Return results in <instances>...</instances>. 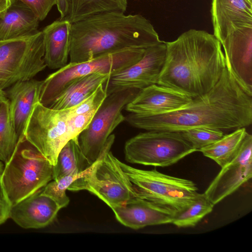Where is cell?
Segmentation results:
<instances>
[{"label":"cell","instance_id":"obj_1","mask_svg":"<svg viewBox=\"0 0 252 252\" xmlns=\"http://www.w3.org/2000/svg\"><path fill=\"white\" fill-rule=\"evenodd\" d=\"M125 121L148 130L182 131L198 127L221 130L246 127L252 123V96L239 85L226 67L216 85L186 106L156 115L130 113Z\"/></svg>","mask_w":252,"mask_h":252},{"label":"cell","instance_id":"obj_2","mask_svg":"<svg viewBox=\"0 0 252 252\" xmlns=\"http://www.w3.org/2000/svg\"><path fill=\"white\" fill-rule=\"evenodd\" d=\"M165 42V59L158 85L193 99L219 82L226 63L220 43L214 34L190 29Z\"/></svg>","mask_w":252,"mask_h":252},{"label":"cell","instance_id":"obj_3","mask_svg":"<svg viewBox=\"0 0 252 252\" xmlns=\"http://www.w3.org/2000/svg\"><path fill=\"white\" fill-rule=\"evenodd\" d=\"M161 41L150 21L141 15L99 13L71 24L69 62L127 49H147Z\"/></svg>","mask_w":252,"mask_h":252},{"label":"cell","instance_id":"obj_4","mask_svg":"<svg viewBox=\"0 0 252 252\" xmlns=\"http://www.w3.org/2000/svg\"><path fill=\"white\" fill-rule=\"evenodd\" d=\"M115 136L111 134L96 160L67 190H87L110 208L122 205L137 197L132 183L110 151Z\"/></svg>","mask_w":252,"mask_h":252},{"label":"cell","instance_id":"obj_5","mask_svg":"<svg viewBox=\"0 0 252 252\" xmlns=\"http://www.w3.org/2000/svg\"><path fill=\"white\" fill-rule=\"evenodd\" d=\"M118 161L138 197L173 214L191 203L198 193L196 184L191 180L164 174L156 169L136 168L118 159Z\"/></svg>","mask_w":252,"mask_h":252},{"label":"cell","instance_id":"obj_6","mask_svg":"<svg viewBox=\"0 0 252 252\" xmlns=\"http://www.w3.org/2000/svg\"><path fill=\"white\" fill-rule=\"evenodd\" d=\"M19 144L4 164L0 179L12 206L44 187L53 180V165L34 147Z\"/></svg>","mask_w":252,"mask_h":252},{"label":"cell","instance_id":"obj_7","mask_svg":"<svg viewBox=\"0 0 252 252\" xmlns=\"http://www.w3.org/2000/svg\"><path fill=\"white\" fill-rule=\"evenodd\" d=\"M146 49L131 48L105 54L81 63H69L43 80L39 102L48 107L72 81L94 72L112 75L131 66Z\"/></svg>","mask_w":252,"mask_h":252},{"label":"cell","instance_id":"obj_8","mask_svg":"<svg viewBox=\"0 0 252 252\" xmlns=\"http://www.w3.org/2000/svg\"><path fill=\"white\" fill-rule=\"evenodd\" d=\"M42 31L0 41V92L14 84L33 79L46 67Z\"/></svg>","mask_w":252,"mask_h":252},{"label":"cell","instance_id":"obj_9","mask_svg":"<svg viewBox=\"0 0 252 252\" xmlns=\"http://www.w3.org/2000/svg\"><path fill=\"white\" fill-rule=\"evenodd\" d=\"M196 151L180 131L148 130L125 143V159L131 163L156 167L172 165Z\"/></svg>","mask_w":252,"mask_h":252},{"label":"cell","instance_id":"obj_10","mask_svg":"<svg viewBox=\"0 0 252 252\" xmlns=\"http://www.w3.org/2000/svg\"><path fill=\"white\" fill-rule=\"evenodd\" d=\"M68 108L56 110L37 102L29 118L25 141L54 166L63 146L72 139L68 125Z\"/></svg>","mask_w":252,"mask_h":252},{"label":"cell","instance_id":"obj_11","mask_svg":"<svg viewBox=\"0 0 252 252\" xmlns=\"http://www.w3.org/2000/svg\"><path fill=\"white\" fill-rule=\"evenodd\" d=\"M140 90L126 89L108 94L90 124L79 135L80 148L89 165L96 160L113 130L125 121L122 112Z\"/></svg>","mask_w":252,"mask_h":252},{"label":"cell","instance_id":"obj_12","mask_svg":"<svg viewBox=\"0 0 252 252\" xmlns=\"http://www.w3.org/2000/svg\"><path fill=\"white\" fill-rule=\"evenodd\" d=\"M166 51V42L163 41L147 48L139 61L110 76L103 84L107 94L126 89L142 90L158 84Z\"/></svg>","mask_w":252,"mask_h":252},{"label":"cell","instance_id":"obj_13","mask_svg":"<svg viewBox=\"0 0 252 252\" xmlns=\"http://www.w3.org/2000/svg\"><path fill=\"white\" fill-rule=\"evenodd\" d=\"M252 177V136L248 133L232 160L221 167L204 194L214 205L237 190Z\"/></svg>","mask_w":252,"mask_h":252},{"label":"cell","instance_id":"obj_14","mask_svg":"<svg viewBox=\"0 0 252 252\" xmlns=\"http://www.w3.org/2000/svg\"><path fill=\"white\" fill-rule=\"evenodd\" d=\"M220 44L226 67L239 85L252 96V26L235 29Z\"/></svg>","mask_w":252,"mask_h":252},{"label":"cell","instance_id":"obj_15","mask_svg":"<svg viewBox=\"0 0 252 252\" xmlns=\"http://www.w3.org/2000/svg\"><path fill=\"white\" fill-rule=\"evenodd\" d=\"M192 99L171 89L155 84L141 90L125 109L136 114H161L180 109Z\"/></svg>","mask_w":252,"mask_h":252},{"label":"cell","instance_id":"obj_16","mask_svg":"<svg viewBox=\"0 0 252 252\" xmlns=\"http://www.w3.org/2000/svg\"><path fill=\"white\" fill-rule=\"evenodd\" d=\"M60 209L41 189L12 205L9 218L23 228L38 229L51 223Z\"/></svg>","mask_w":252,"mask_h":252},{"label":"cell","instance_id":"obj_17","mask_svg":"<svg viewBox=\"0 0 252 252\" xmlns=\"http://www.w3.org/2000/svg\"><path fill=\"white\" fill-rule=\"evenodd\" d=\"M43 80L34 79L17 82L4 91L9 103L12 121L19 139L24 133L30 116L39 102Z\"/></svg>","mask_w":252,"mask_h":252},{"label":"cell","instance_id":"obj_18","mask_svg":"<svg viewBox=\"0 0 252 252\" xmlns=\"http://www.w3.org/2000/svg\"><path fill=\"white\" fill-rule=\"evenodd\" d=\"M214 35L221 42L236 29L252 26V5L246 0H212Z\"/></svg>","mask_w":252,"mask_h":252},{"label":"cell","instance_id":"obj_19","mask_svg":"<svg viewBox=\"0 0 252 252\" xmlns=\"http://www.w3.org/2000/svg\"><path fill=\"white\" fill-rule=\"evenodd\" d=\"M111 208L119 222L134 229L171 223L174 214L138 196L124 205Z\"/></svg>","mask_w":252,"mask_h":252},{"label":"cell","instance_id":"obj_20","mask_svg":"<svg viewBox=\"0 0 252 252\" xmlns=\"http://www.w3.org/2000/svg\"><path fill=\"white\" fill-rule=\"evenodd\" d=\"M39 22L26 5L12 0L10 6L0 14V41L33 35L38 32Z\"/></svg>","mask_w":252,"mask_h":252},{"label":"cell","instance_id":"obj_21","mask_svg":"<svg viewBox=\"0 0 252 252\" xmlns=\"http://www.w3.org/2000/svg\"><path fill=\"white\" fill-rule=\"evenodd\" d=\"M71 23L58 19L42 31L44 45V59L46 66L59 69L67 63L69 54V33Z\"/></svg>","mask_w":252,"mask_h":252},{"label":"cell","instance_id":"obj_22","mask_svg":"<svg viewBox=\"0 0 252 252\" xmlns=\"http://www.w3.org/2000/svg\"><path fill=\"white\" fill-rule=\"evenodd\" d=\"M110 74L94 72L78 78L70 82L48 107L56 110L67 109L78 104L92 94Z\"/></svg>","mask_w":252,"mask_h":252},{"label":"cell","instance_id":"obj_23","mask_svg":"<svg viewBox=\"0 0 252 252\" xmlns=\"http://www.w3.org/2000/svg\"><path fill=\"white\" fill-rule=\"evenodd\" d=\"M67 11L63 20L71 24L105 12L125 13L127 0H65Z\"/></svg>","mask_w":252,"mask_h":252},{"label":"cell","instance_id":"obj_24","mask_svg":"<svg viewBox=\"0 0 252 252\" xmlns=\"http://www.w3.org/2000/svg\"><path fill=\"white\" fill-rule=\"evenodd\" d=\"M78 136L70 139L59 152L53 166L52 180L69 175L79 174L90 166L82 152Z\"/></svg>","mask_w":252,"mask_h":252},{"label":"cell","instance_id":"obj_25","mask_svg":"<svg viewBox=\"0 0 252 252\" xmlns=\"http://www.w3.org/2000/svg\"><path fill=\"white\" fill-rule=\"evenodd\" d=\"M246 133L245 127L236 129L198 151L223 167L234 158Z\"/></svg>","mask_w":252,"mask_h":252},{"label":"cell","instance_id":"obj_26","mask_svg":"<svg viewBox=\"0 0 252 252\" xmlns=\"http://www.w3.org/2000/svg\"><path fill=\"white\" fill-rule=\"evenodd\" d=\"M214 206L204 193H198L191 203L173 214L171 223L178 227H193L212 211Z\"/></svg>","mask_w":252,"mask_h":252},{"label":"cell","instance_id":"obj_27","mask_svg":"<svg viewBox=\"0 0 252 252\" xmlns=\"http://www.w3.org/2000/svg\"><path fill=\"white\" fill-rule=\"evenodd\" d=\"M14 127L7 98L0 107V161L5 164L10 158L19 142Z\"/></svg>","mask_w":252,"mask_h":252},{"label":"cell","instance_id":"obj_28","mask_svg":"<svg viewBox=\"0 0 252 252\" xmlns=\"http://www.w3.org/2000/svg\"><path fill=\"white\" fill-rule=\"evenodd\" d=\"M180 132L196 151L214 143L224 135L222 130L209 127L191 128Z\"/></svg>","mask_w":252,"mask_h":252},{"label":"cell","instance_id":"obj_29","mask_svg":"<svg viewBox=\"0 0 252 252\" xmlns=\"http://www.w3.org/2000/svg\"><path fill=\"white\" fill-rule=\"evenodd\" d=\"M85 171L86 169L79 174L69 175L56 180H52L42 189V192L53 199L61 209L65 207L69 202L66 190L71 184L82 176Z\"/></svg>","mask_w":252,"mask_h":252},{"label":"cell","instance_id":"obj_30","mask_svg":"<svg viewBox=\"0 0 252 252\" xmlns=\"http://www.w3.org/2000/svg\"><path fill=\"white\" fill-rule=\"evenodd\" d=\"M29 8L40 21H43L53 6L57 5V0H16Z\"/></svg>","mask_w":252,"mask_h":252},{"label":"cell","instance_id":"obj_31","mask_svg":"<svg viewBox=\"0 0 252 252\" xmlns=\"http://www.w3.org/2000/svg\"><path fill=\"white\" fill-rule=\"evenodd\" d=\"M12 205L2 186L0 177V225L9 218Z\"/></svg>","mask_w":252,"mask_h":252},{"label":"cell","instance_id":"obj_32","mask_svg":"<svg viewBox=\"0 0 252 252\" xmlns=\"http://www.w3.org/2000/svg\"><path fill=\"white\" fill-rule=\"evenodd\" d=\"M57 6L61 16L60 19H63L66 15L67 11V5L65 0H57Z\"/></svg>","mask_w":252,"mask_h":252},{"label":"cell","instance_id":"obj_33","mask_svg":"<svg viewBox=\"0 0 252 252\" xmlns=\"http://www.w3.org/2000/svg\"><path fill=\"white\" fill-rule=\"evenodd\" d=\"M12 0H0V14L4 12L11 4Z\"/></svg>","mask_w":252,"mask_h":252},{"label":"cell","instance_id":"obj_34","mask_svg":"<svg viewBox=\"0 0 252 252\" xmlns=\"http://www.w3.org/2000/svg\"><path fill=\"white\" fill-rule=\"evenodd\" d=\"M7 98L4 91L3 92H0V107L2 102Z\"/></svg>","mask_w":252,"mask_h":252},{"label":"cell","instance_id":"obj_35","mask_svg":"<svg viewBox=\"0 0 252 252\" xmlns=\"http://www.w3.org/2000/svg\"><path fill=\"white\" fill-rule=\"evenodd\" d=\"M248 3L252 5V0H246Z\"/></svg>","mask_w":252,"mask_h":252}]
</instances>
